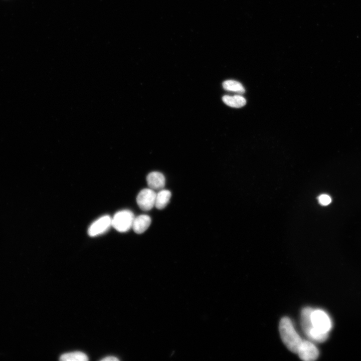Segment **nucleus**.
<instances>
[{
    "instance_id": "1",
    "label": "nucleus",
    "mask_w": 361,
    "mask_h": 361,
    "mask_svg": "<svg viewBox=\"0 0 361 361\" xmlns=\"http://www.w3.org/2000/svg\"><path fill=\"white\" fill-rule=\"evenodd\" d=\"M279 330L281 338L289 350L297 353L302 339L296 331L291 320L283 317L279 323Z\"/></svg>"
},
{
    "instance_id": "2",
    "label": "nucleus",
    "mask_w": 361,
    "mask_h": 361,
    "mask_svg": "<svg viewBox=\"0 0 361 361\" xmlns=\"http://www.w3.org/2000/svg\"><path fill=\"white\" fill-rule=\"evenodd\" d=\"M311 321L312 325L311 329L328 333L332 328V323L330 318L322 310L313 309L311 314Z\"/></svg>"
},
{
    "instance_id": "3",
    "label": "nucleus",
    "mask_w": 361,
    "mask_h": 361,
    "mask_svg": "<svg viewBox=\"0 0 361 361\" xmlns=\"http://www.w3.org/2000/svg\"><path fill=\"white\" fill-rule=\"evenodd\" d=\"M134 218L131 211L127 210L120 211L112 218V226L118 232H127L132 228Z\"/></svg>"
},
{
    "instance_id": "4",
    "label": "nucleus",
    "mask_w": 361,
    "mask_h": 361,
    "mask_svg": "<svg viewBox=\"0 0 361 361\" xmlns=\"http://www.w3.org/2000/svg\"><path fill=\"white\" fill-rule=\"evenodd\" d=\"M156 195L155 191L150 188L142 190L136 198L138 206L143 211L151 210L155 205Z\"/></svg>"
},
{
    "instance_id": "5",
    "label": "nucleus",
    "mask_w": 361,
    "mask_h": 361,
    "mask_svg": "<svg viewBox=\"0 0 361 361\" xmlns=\"http://www.w3.org/2000/svg\"><path fill=\"white\" fill-rule=\"evenodd\" d=\"M297 353L303 360L312 361L317 358L319 351L312 342L303 340Z\"/></svg>"
},
{
    "instance_id": "6",
    "label": "nucleus",
    "mask_w": 361,
    "mask_h": 361,
    "mask_svg": "<svg viewBox=\"0 0 361 361\" xmlns=\"http://www.w3.org/2000/svg\"><path fill=\"white\" fill-rule=\"evenodd\" d=\"M111 220L112 218L108 215L99 218L89 227L88 235L94 237L105 232L112 226Z\"/></svg>"
},
{
    "instance_id": "7",
    "label": "nucleus",
    "mask_w": 361,
    "mask_h": 361,
    "mask_svg": "<svg viewBox=\"0 0 361 361\" xmlns=\"http://www.w3.org/2000/svg\"><path fill=\"white\" fill-rule=\"evenodd\" d=\"M146 182L149 188L154 191H160L164 188L165 179L162 173L153 171L147 175Z\"/></svg>"
},
{
    "instance_id": "8",
    "label": "nucleus",
    "mask_w": 361,
    "mask_h": 361,
    "mask_svg": "<svg viewBox=\"0 0 361 361\" xmlns=\"http://www.w3.org/2000/svg\"><path fill=\"white\" fill-rule=\"evenodd\" d=\"M151 222L150 217L146 215H141L134 217L132 228L137 234H141L149 227Z\"/></svg>"
},
{
    "instance_id": "9",
    "label": "nucleus",
    "mask_w": 361,
    "mask_h": 361,
    "mask_svg": "<svg viewBox=\"0 0 361 361\" xmlns=\"http://www.w3.org/2000/svg\"><path fill=\"white\" fill-rule=\"evenodd\" d=\"M313 309L307 307L304 308L301 313V326L304 333L307 335L311 329L312 325L311 321V314Z\"/></svg>"
},
{
    "instance_id": "10",
    "label": "nucleus",
    "mask_w": 361,
    "mask_h": 361,
    "mask_svg": "<svg viewBox=\"0 0 361 361\" xmlns=\"http://www.w3.org/2000/svg\"><path fill=\"white\" fill-rule=\"evenodd\" d=\"M171 192L167 190L162 189L156 193L154 206L158 209H164L169 203L171 198Z\"/></svg>"
},
{
    "instance_id": "11",
    "label": "nucleus",
    "mask_w": 361,
    "mask_h": 361,
    "mask_svg": "<svg viewBox=\"0 0 361 361\" xmlns=\"http://www.w3.org/2000/svg\"><path fill=\"white\" fill-rule=\"evenodd\" d=\"M222 100L227 105L234 108L242 107L246 103V99L240 95H224Z\"/></svg>"
},
{
    "instance_id": "12",
    "label": "nucleus",
    "mask_w": 361,
    "mask_h": 361,
    "mask_svg": "<svg viewBox=\"0 0 361 361\" xmlns=\"http://www.w3.org/2000/svg\"><path fill=\"white\" fill-rule=\"evenodd\" d=\"M224 89L227 91L234 92L239 94L244 93L245 88L241 83L233 80H227L222 84Z\"/></svg>"
},
{
    "instance_id": "13",
    "label": "nucleus",
    "mask_w": 361,
    "mask_h": 361,
    "mask_svg": "<svg viewBox=\"0 0 361 361\" xmlns=\"http://www.w3.org/2000/svg\"><path fill=\"white\" fill-rule=\"evenodd\" d=\"M60 360L63 361H87V355L81 351H74L64 353L61 355Z\"/></svg>"
},
{
    "instance_id": "14",
    "label": "nucleus",
    "mask_w": 361,
    "mask_h": 361,
    "mask_svg": "<svg viewBox=\"0 0 361 361\" xmlns=\"http://www.w3.org/2000/svg\"><path fill=\"white\" fill-rule=\"evenodd\" d=\"M319 204L322 206H327L331 202V199L327 195L322 194L320 195L318 198Z\"/></svg>"
},
{
    "instance_id": "15",
    "label": "nucleus",
    "mask_w": 361,
    "mask_h": 361,
    "mask_svg": "<svg viewBox=\"0 0 361 361\" xmlns=\"http://www.w3.org/2000/svg\"><path fill=\"white\" fill-rule=\"evenodd\" d=\"M101 360L102 361H118L119 359L116 357L113 356H108L105 358H102Z\"/></svg>"
}]
</instances>
